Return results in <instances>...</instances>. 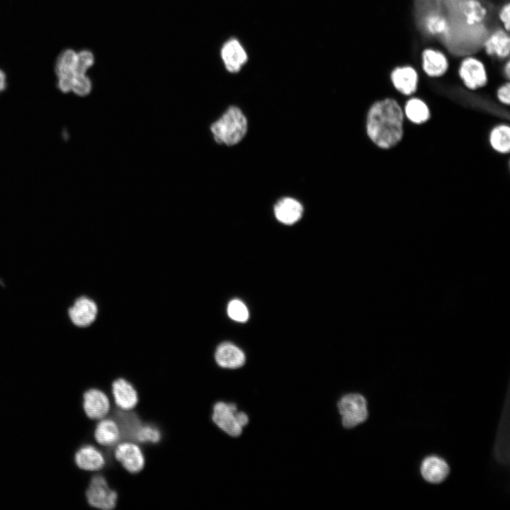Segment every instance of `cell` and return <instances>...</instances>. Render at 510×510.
I'll use <instances>...</instances> for the list:
<instances>
[{"mask_svg":"<svg viewBox=\"0 0 510 510\" xmlns=\"http://www.w3.org/2000/svg\"><path fill=\"white\" fill-rule=\"evenodd\" d=\"M404 113L394 98H386L375 102L366 120V132L378 147L389 149L398 144L403 137Z\"/></svg>","mask_w":510,"mask_h":510,"instance_id":"6da1fadb","label":"cell"},{"mask_svg":"<svg viewBox=\"0 0 510 510\" xmlns=\"http://www.w3.org/2000/svg\"><path fill=\"white\" fill-rule=\"evenodd\" d=\"M87 67L77 60V52L72 50L64 51L58 57L56 74L58 88L64 93L73 92L86 96L92 89V83L86 75Z\"/></svg>","mask_w":510,"mask_h":510,"instance_id":"7a4b0ae2","label":"cell"},{"mask_svg":"<svg viewBox=\"0 0 510 510\" xmlns=\"http://www.w3.org/2000/svg\"><path fill=\"white\" fill-rule=\"evenodd\" d=\"M247 128V120L243 112L238 107L231 106L211 123L210 131L216 143L233 146L244 138Z\"/></svg>","mask_w":510,"mask_h":510,"instance_id":"3957f363","label":"cell"},{"mask_svg":"<svg viewBox=\"0 0 510 510\" xmlns=\"http://www.w3.org/2000/svg\"><path fill=\"white\" fill-rule=\"evenodd\" d=\"M458 76L468 90L476 91L487 86L489 74L484 61L475 55L463 56L458 62Z\"/></svg>","mask_w":510,"mask_h":510,"instance_id":"277c9868","label":"cell"},{"mask_svg":"<svg viewBox=\"0 0 510 510\" xmlns=\"http://www.w3.org/2000/svg\"><path fill=\"white\" fill-rule=\"evenodd\" d=\"M212 420L222 431L233 437L240 436L243 427L249 422L248 416L238 412L235 404L224 402L214 404Z\"/></svg>","mask_w":510,"mask_h":510,"instance_id":"5b68a950","label":"cell"},{"mask_svg":"<svg viewBox=\"0 0 510 510\" xmlns=\"http://www.w3.org/2000/svg\"><path fill=\"white\" fill-rule=\"evenodd\" d=\"M341 416L342 425L346 429H352L364 421L368 417L366 399L358 393L344 395L337 404Z\"/></svg>","mask_w":510,"mask_h":510,"instance_id":"8992f818","label":"cell"},{"mask_svg":"<svg viewBox=\"0 0 510 510\" xmlns=\"http://www.w3.org/2000/svg\"><path fill=\"white\" fill-rule=\"evenodd\" d=\"M419 63L422 72L431 79L443 77L448 72L450 67L447 53L434 46H426L421 50Z\"/></svg>","mask_w":510,"mask_h":510,"instance_id":"52a82bcc","label":"cell"},{"mask_svg":"<svg viewBox=\"0 0 510 510\" xmlns=\"http://www.w3.org/2000/svg\"><path fill=\"white\" fill-rule=\"evenodd\" d=\"M89 504L103 510H111L116 506L118 494L112 489L103 475H95L86 491Z\"/></svg>","mask_w":510,"mask_h":510,"instance_id":"ba28073f","label":"cell"},{"mask_svg":"<svg viewBox=\"0 0 510 510\" xmlns=\"http://www.w3.org/2000/svg\"><path fill=\"white\" fill-rule=\"evenodd\" d=\"M390 80L394 89L400 94L410 96L416 93L419 84V73L411 64L395 66L390 72Z\"/></svg>","mask_w":510,"mask_h":510,"instance_id":"9c48e42d","label":"cell"},{"mask_svg":"<svg viewBox=\"0 0 510 510\" xmlns=\"http://www.w3.org/2000/svg\"><path fill=\"white\" fill-rule=\"evenodd\" d=\"M482 50L487 57L500 62L509 59V32L500 26L495 28L483 40Z\"/></svg>","mask_w":510,"mask_h":510,"instance_id":"30bf717a","label":"cell"},{"mask_svg":"<svg viewBox=\"0 0 510 510\" xmlns=\"http://www.w3.org/2000/svg\"><path fill=\"white\" fill-rule=\"evenodd\" d=\"M494 446V455L498 463L508 465L509 463V391L501 416Z\"/></svg>","mask_w":510,"mask_h":510,"instance_id":"8fae6325","label":"cell"},{"mask_svg":"<svg viewBox=\"0 0 510 510\" xmlns=\"http://www.w3.org/2000/svg\"><path fill=\"white\" fill-rule=\"evenodd\" d=\"M114 456L122 466L130 473L140 472L144 465V457L141 448L134 442L117 443Z\"/></svg>","mask_w":510,"mask_h":510,"instance_id":"7c38bea8","label":"cell"},{"mask_svg":"<svg viewBox=\"0 0 510 510\" xmlns=\"http://www.w3.org/2000/svg\"><path fill=\"white\" fill-rule=\"evenodd\" d=\"M220 57L226 70L239 72L248 61V55L240 41L235 38L227 40L220 49Z\"/></svg>","mask_w":510,"mask_h":510,"instance_id":"4fadbf2b","label":"cell"},{"mask_svg":"<svg viewBox=\"0 0 510 510\" xmlns=\"http://www.w3.org/2000/svg\"><path fill=\"white\" fill-rule=\"evenodd\" d=\"M83 409L91 419L100 420L105 418L110 411V401L101 390L91 388L83 395Z\"/></svg>","mask_w":510,"mask_h":510,"instance_id":"5bb4252c","label":"cell"},{"mask_svg":"<svg viewBox=\"0 0 510 510\" xmlns=\"http://www.w3.org/2000/svg\"><path fill=\"white\" fill-rule=\"evenodd\" d=\"M96 304L86 297H80L69 307L68 314L72 322L80 327L90 325L97 314Z\"/></svg>","mask_w":510,"mask_h":510,"instance_id":"9a60e30c","label":"cell"},{"mask_svg":"<svg viewBox=\"0 0 510 510\" xmlns=\"http://www.w3.org/2000/svg\"><path fill=\"white\" fill-rule=\"evenodd\" d=\"M111 391L118 408L123 411H131L138 402L137 392L134 386L123 378L113 381Z\"/></svg>","mask_w":510,"mask_h":510,"instance_id":"2e32d148","label":"cell"},{"mask_svg":"<svg viewBox=\"0 0 510 510\" xmlns=\"http://www.w3.org/2000/svg\"><path fill=\"white\" fill-rule=\"evenodd\" d=\"M420 473L427 482L439 484L448 476L450 467L443 459L436 455H430L421 462Z\"/></svg>","mask_w":510,"mask_h":510,"instance_id":"e0dca14e","label":"cell"},{"mask_svg":"<svg viewBox=\"0 0 510 510\" xmlns=\"http://www.w3.org/2000/svg\"><path fill=\"white\" fill-rule=\"evenodd\" d=\"M459 11L465 24L469 27L482 25L489 15L487 6L481 0H461Z\"/></svg>","mask_w":510,"mask_h":510,"instance_id":"ac0fdd59","label":"cell"},{"mask_svg":"<svg viewBox=\"0 0 510 510\" xmlns=\"http://www.w3.org/2000/svg\"><path fill=\"white\" fill-rule=\"evenodd\" d=\"M216 363L222 368L234 369L242 367L245 363L244 352L234 344L224 342L216 348Z\"/></svg>","mask_w":510,"mask_h":510,"instance_id":"d6986e66","label":"cell"},{"mask_svg":"<svg viewBox=\"0 0 510 510\" xmlns=\"http://www.w3.org/2000/svg\"><path fill=\"white\" fill-rule=\"evenodd\" d=\"M74 461L78 468L86 471L99 470L106 464L103 453L91 445L81 447L75 453Z\"/></svg>","mask_w":510,"mask_h":510,"instance_id":"ffe728a7","label":"cell"},{"mask_svg":"<svg viewBox=\"0 0 510 510\" xmlns=\"http://www.w3.org/2000/svg\"><path fill=\"white\" fill-rule=\"evenodd\" d=\"M302 212V204L293 198H283L274 206L276 219L285 225H293L298 222L301 218Z\"/></svg>","mask_w":510,"mask_h":510,"instance_id":"44dd1931","label":"cell"},{"mask_svg":"<svg viewBox=\"0 0 510 510\" xmlns=\"http://www.w3.org/2000/svg\"><path fill=\"white\" fill-rule=\"evenodd\" d=\"M94 438L98 443L103 446L117 444L121 438V432L115 419H100L94 430Z\"/></svg>","mask_w":510,"mask_h":510,"instance_id":"7402d4cb","label":"cell"},{"mask_svg":"<svg viewBox=\"0 0 510 510\" xmlns=\"http://www.w3.org/2000/svg\"><path fill=\"white\" fill-rule=\"evenodd\" d=\"M423 27L426 33L433 37L446 35L450 24L446 16L438 11H431L423 18Z\"/></svg>","mask_w":510,"mask_h":510,"instance_id":"603a6c76","label":"cell"},{"mask_svg":"<svg viewBox=\"0 0 510 510\" xmlns=\"http://www.w3.org/2000/svg\"><path fill=\"white\" fill-rule=\"evenodd\" d=\"M121 432V437L135 441V436L142 425L136 414L130 411L120 410L116 413V419Z\"/></svg>","mask_w":510,"mask_h":510,"instance_id":"cb8c5ba5","label":"cell"},{"mask_svg":"<svg viewBox=\"0 0 510 510\" xmlns=\"http://www.w3.org/2000/svg\"><path fill=\"white\" fill-rule=\"evenodd\" d=\"M404 114L413 123L422 124L430 118V111L426 103L418 97H412L404 105Z\"/></svg>","mask_w":510,"mask_h":510,"instance_id":"d4e9b609","label":"cell"},{"mask_svg":"<svg viewBox=\"0 0 510 510\" xmlns=\"http://www.w3.org/2000/svg\"><path fill=\"white\" fill-rule=\"evenodd\" d=\"M489 143L497 152L507 154L510 151V128L502 124L492 129L489 134Z\"/></svg>","mask_w":510,"mask_h":510,"instance_id":"484cf974","label":"cell"},{"mask_svg":"<svg viewBox=\"0 0 510 510\" xmlns=\"http://www.w3.org/2000/svg\"><path fill=\"white\" fill-rule=\"evenodd\" d=\"M161 438L162 434L157 427L142 424L135 436V441L156 443L160 441Z\"/></svg>","mask_w":510,"mask_h":510,"instance_id":"4316f807","label":"cell"},{"mask_svg":"<svg viewBox=\"0 0 510 510\" xmlns=\"http://www.w3.org/2000/svg\"><path fill=\"white\" fill-rule=\"evenodd\" d=\"M229 317L237 322H244L249 318V311L246 305L239 300H232L228 305Z\"/></svg>","mask_w":510,"mask_h":510,"instance_id":"83f0119b","label":"cell"},{"mask_svg":"<svg viewBox=\"0 0 510 510\" xmlns=\"http://www.w3.org/2000/svg\"><path fill=\"white\" fill-rule=\"evenodd\" d=\"M497 18L500 27L506 31H510V3L509 1L503 3L497 12Z\"/></svg>","mask_w":510,"mask_h":510,"instance_id":"f1b7e54d","label":"cell"},{"mask_svg":"<svg viewBox=\"0 0 510 510\" xmlns=\"http://www.w3.org/2000/svg\"><path fill=\"white\" fill-rule=\"evenodd\" d=\"M497 97L503 104L509 106L510 103V83L506 81L499 86L497 90Z\"/></svg>","mask_w":510,"mask_h":510,"instance_id":"f546056e","label":"cell"},{"mask_svg":"<svg viewBox=\"0 0 510 510\" xmlns=\"http://www.w3.org/2000/svg\"><path fill=\"white\" fill-rule=\"evenodd\" d=\"M502 72L506 81H509L510 79V60L509 59L506 60L503 62Z\"/></svg>","mask_w":510,"mask_h":510,"instance_id":"4dcf8cb0","label":"cell"},{"mask_svg":"<svg viewBox=\"0 0 510 510\" xmlns=\"http://www.w3.org/2000/svg\"><path fill=\"white\" fill-rule=\"evenodd\" d=\"M6 86V76L4 73L0 70V91H3Z\"/></svg>","mask_w":510,"mask_h":510,"instance_id":"1f68e13d","label":"cell"}]
</instances>
